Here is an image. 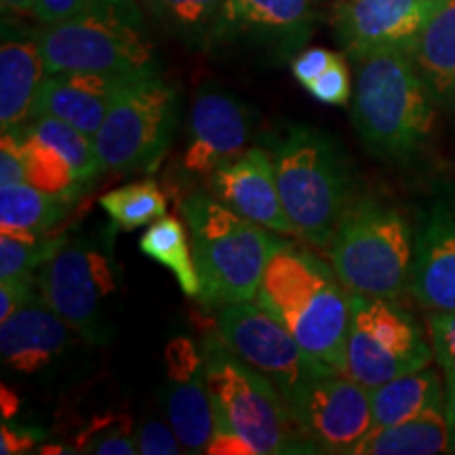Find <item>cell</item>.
Instances as JSON below:
<instances>
[{
  "label": "cell",
  "mask_w": 455,
  "mask_h": 455,
  "mask_svg": "<svg viewBox=\"0 0 455 455\" xmlns=\"http://www.w3.org/2000/svg\"><path fill=\"white\" fill-rule=\"evenodd\" d=\"M261 146L275 163L278 192L295 236L327 251L341 215L356 196L344 150L325 131L299 123L261 135Z\"/></svg>",
  "instance_id": "obj_1"
},
{
  "label": "cell",
  "mask_w": 455,
  "mask_h": 455,
  "mask_svg": "<svg viewBox=\"0 0 455 455\" xmlns=\"http://www.w3.org/2000/svg\"><path fill=\"white\" fill-rule=\"evenodd\" d=\"M255 301L272 312L310 356L346 375L350 291L333 266L310 249L287 243L266 266Z\"/></svg>",
  "instance_id": "obj_2"
},
{
  "label": "cell",
  "mask_w": 455,
  "mask_h": 455,
  "mask_svg": "<svg viewBox=\"0 0 455 455\" xmlns=\"http://www.w3.org/2000/svg\"><path fill=\"white\" fill-rule=\"evenodd\" d=\"M356 61L352 123L373 156L392 164L413 163L435 131L436 101L407 51L388 49Z\"/></svg>",
  "instance_id": "obj_3"
},
{
  "label": "cell",
  "mask_w": 455,
  "mask_h": 455,
  "mask_svg": "<svg viewBox=\"0 0 455 455\" xmlns=\"http://www.w3.org/2000/svg\"><path fill=\"white\" fill-rule=\"evenodd\" d=\"M180 212L201 278L196 299L212 308L255 299L270 258L289 241L203 192L188 195Z\"/></svg>",
  "instance_id": "obj_4"
},
{
  "label": "cell",
  "mask_w": 455,
  "mask_h": 455,
  "mask_svg": "<svg viewBox=\"0 0 455 455\" xmlns=\"http://www.w3.org/2000/svg\"><path fill=\"white\" fill-rule=\"evenodd\" d=\"M413 247L415 228L396 204L356 195L335 228L327 255L350 293L398 299L411 283Z\"/></svg>",
  "instance_id": "obj_5"
},
{
  "label": "cell",
  "mask_w": 455,
  "mask_h": 455,
  "mask_svg": "<svg viewBox=\"0 0 455 455\" xmlns=\"http://www.w3.org/2000/svg\"><path fill=\"white\" fill-rule=\"evenodd\" d=\"M201 352L218 428L236 432L258 455L318 453L301 435L276 384L238 358L218 331L203 339Z\"/></svg>",
  "instance_id": "obj_6"
},
{
  "label": "cell",
  "mask_w": 455,
  "mask_h": 455,
  "mask_svg": "<svg viewBox=\"0 0 455 455\" xmlns=\"http://www.w3.org/2000/svg\"><path fill=\"white\" fill-rule=\"evenodd\" d=\"M36 38L47 74H158L155 47L135 0H118L104 9L43 26Z\"/></svg>",
  "instance_id": "obj_7"
},
{
  "label": "cell",
  "mask_w": 455,
  "mask_h": 455,
  "mask_svg": "<svg viewBox=\"0 0 455 455\" xmlns=\"http://www.w3.org/2000/svg\"><path fill=\"white\" fill-rule=\"evenodd\" d=\"M180 123V91L161 74L138 78L118 95L93 138L101 171L152 173Z\"/></svg>",
  "instance_id": "obj_8"
},
{
  "label": "cell",
  "mask_w": 455,
  "mask_h": 455,
  "mask_svg": "<svg viewBox=\"0 0 455 455\" xmlns=\"http://www.w3.org/2000/svg\"><path fill=\"white\" fill-rule=\"evenodd\" d=\"M435 358L422 327L396 299L350 293V329L346 375L375 388L428 367Z\"/></svg>",
  "instance_id": "obj_9"
},
{
  "label": "cell",
  "mask_w": 455,
  "mask_h": 455,
  "mask_svg": "<svg viewBox=\"0 0 455 455\" xmlns=\"http://www.w3.org/2000/svg\"><path fill=\"white\" fill-rule=\"evenodd\" d=\"M38 291L91 344L110 338V298L116 291L110 259L84 238L66 241L36 276Z\"/></svg>",
  "instance_id": "obj_10"
},
{
  "label": "cell",
  "mask_w": 455,
  "mask_h": 455,
  "mask_svg": "<svg viewBox=\"0 0 455 455\" xmlns=\"http://www.w3.org/2000/svg\"><path fill=\"white\" fill-rule=\"evenodd\" d=\"M215 327L228 348L275 382L283 396L310 379L338 373L301 348L289 329L259 301L220 306Z\"/></svg>",
  "instance_id": "obj_11"
},
{
  "label": "cell",
  "mask_w": 455,
  "mask_h": 455,
  "mask_svg": "<svg viewBox=\"0 0 455 455\" xmlns=\"http://www.w3.org/2000/svg\"><path fill=\"white\" fill-rule=\"evenodd\" d=\"M295 424L318 453H352L373 428L371 388L344 373L323 375L284 396Z\"/></svg>",
  "instance_id": "obj_12"
},
{
  "label": "cell",
  "mask_w": 455,
  "mask_h": 455,
  "mask_svg": "<svg viewBox=\"0 0 455 455\" xmlns=\"http://www.w3.org/2000/svg\"><path fill=\"white\" fill-rule=\"evenodd\" d=\"M253 131V110L236 95L215 87L196 93L188 124L184 167L212 180L215 171L247 150Z\"/></svg>",
  "instance_id": "obj_13"
},
{
  "label": "cell",
  "mask_w": 455,
  "mask_h": 455,
  "mask_svg": "<svg viewBox=\"0 0 455 455\" xmlns=\"http://www.w3.org/2000/svg\"><path fill=\"white\" fill-rule=\"evenodd\" d=\"M441 0H339L338 41L352 60L378 51H409Z\"/></svg>",
  "instance_id": "obj_14"
},
{
  "label": "cell",
  "mask_w": 455,
  "mask_h": 455,
  "mask_svg": "<svg viewBox=\"0 0 455 455\" xmlns=\"http://www.w3.org/2000/svg\"><path fill=\"white\" fill-rule=\"evenodd\" d=\"M409 291L426 310L455 312V195L419 213Z\"/></svg>",
  "instance_id": "obj_15"
},
{
  "label": "cell",
  "mask_w": 455,
  "mask_h": 455,
  "mask_svg": "<svg viewBox=\"0 0 455 455\" xmlns=\"http://www.w3.org/2000/svg\"><path fill=\"white\" fill-rule=\"evenodd\" d=\"M209 195L255 224L295 236L278 192L275 163L264 146L247 148L241 156L215 171L209 180Z\"/></svg>",
  "instance_id": "obj_16"
},
{
  "label": "cell",
  "mask_w": 455,
  "mask_h": 455,
  "mask_svg": "<svg viewBox=\"0 0 455 455\" xmlns=\"http://www.w3.org/2000/svg\"><path fill=\"white\" fill-rule=\"evenodd\" d=\"M321 0H228L215 43L235 38L293 55L304 47L315 28Z\"/></svg>",
  "instance_id": "obj_17"
},
{
  "label": "cell",
  "mask_w": 455,
  "mask_h": 455,
  "mask_svg": "<svg viewBox=\"0 0 455 455\" xmlns=\"http://www.w3.org/2000/svg\"><path fill=\"white\" fill-rule=\"evenodd\" d=\"M74 329L49 308L43 295L34 293L7 321L0 323V356L15 373H41L64 356Z\"/></svg>",
  "instance_id": "obj_18"
},
{
  "label": "cell",
  "mask_w": 455,
  "mask_h": 455,
  "mask_svg": "<svg viewBox=\"0 0 455 455\" xmlns=\"http://www.w3.org/2000/svg\"><path fill=\"white\" fill-rule=\"evenodd\" d=\"M138 78L144 76L95 72L47 74L38 91L34 116L49 114L61 118L93 140L118 95Z\"/></svg>",
  "instance_id": "obj_19"
},
{
  "label": "cell",
  "mask_w": 455,
  "mask_h": 455,
  "mask_svg": "<svg viewBox=\"0 0 455 455\" xmlns=\"http://www.w3.org/2000/svg\"><path fill=\"white\" fill-rule=\"evenodd\" d=\"M44 61L36 30H26L3 21L0 43V129L20 131L32 121L38 91L43 84Z\"/></svg>",
  "instance_id": "obj_20"
},
{
  "label": "cell",
  "mask_w": 455,
  "mask_h": 455,
  "mask_svg": "<svg viewBox=\"0 0 455 455\" xmlns=\"http://www.w3.org/2000/svg\"><path fill=\"white\" fill-rule=\"evenodd\" d=\"M407 53L436 104L451 108L455 104V0L436 4Z\"/></svg>",
  "instance_id": "obj_21"
},
{
  "label": "cell",
  "mask_w": 455,
  "mask_h": 455,
  "mask_svg": "<svg viewBox=\"0 0 455 455\" xmlns=\"http://www.w3.org/2000/svg\"><path fill=\"white\" fill-rule=\"evenodd\" d=\"M163 411L186 453H207L215 428L213 401L204 369L190 379H169L161 392Z\"/></svg>",
  "instance_id": "obj_22"
},
{
  "label": "cell",
  "mask_w": 455,
  "mask_h": 455,
  "mask_svg": "<svg viewBox=\"0 0 455 455\" xmlns=\"http://www.w3.org/2000/svg\"><path fill=\"white\" fill-rule=\"evenodd\" d=\"M441 407H445V392L439 371L430 365L371 388L373 428L407 422Z\"/></svg>",
  "instance_id": "obj_23"
},
{
  "label": "cell",
  "mask_w": 455,
  "mask_h": 455,
  "mask_svg": "<svg viewBox=\"0 0 455 455\" xmlns=\"http://www.w3.org/2000/svg\"><path fill=\"white\" fill-rule=\"evenodd\" d=\"M451 451L445 407L430 409L407 422L371 428L350 455H439Z\"/></svg>",
  "instance_id": "obj_24"
},
{
  "label": "cell",
  "mask_w": 455,
  "mask_h": 455,
  "mask_svg": "<svg viewBox=\"0 0 455 455\" xmlns=\"http://www.w3.org/2000/svg\"><path fill=\"white\" fill-rule=\"evenodd\" d=\"M72 203L26 184L0 186V232L20 241H41L70 213Z\"/></svg>",
  "instance_id": "obj_25"
},
{
  "label": "cell",
  "mask_w": 455,
  "mask_h": 455,
  "mask_svg": "<svg viewBox=\"0 0 455 455\" xmlns=\"http://www.w3.org/2000/svg\"><path fill=\"white\" fill-rule=\"evenodd\" d=\"M140 251L173 272L184 295L198 298L201 278H198L195 255H192L190 235L178 218L156 220L140 238Z\"/></svg>",
  "instance_id": "obj_26"
},
{
  "label": "cell",
  "mask_w": 455,
  "mask_h": 455,
  "mask_svg": "<svg viewBox=\"0 0 455 455\" xmlns=\"http://www.w3.org/2000/svg\"><path fill=\"white\" fill-rule=\"evenodd\" d=\"M150 13L181 41L213 44L228 0H146Z\"/></svg>",
  "instance_id": "obj_27"
},
{
  "label": "cell",
  "mask_w": 455,
  "mask_h": 455,
  "mask_svg": "<svg viewBox=\"0 0 455 455\" xmlns=\"http://www.w3.org/2000/svg\"><path fill=\"white\" fill-rule=\"evenodd\" d=\"M17 133H20L26 152L28 184L51 196L66 198L70 203L76 201L84 192V186L78 181L72 164L28 127H21Z\"/></svg>",
  "instance_id": "obj_28"
},
{
  "label": "cell",
  "mask_w": 455,
  "mask_h": 455,
  "mask_svg": "<svg viewBox=\"0 0 455 455\" xmlns=\"http://www.w3.org/2000/svg\"><path fill=\"white\" fill-rule=\"evenodd\" d=\"M34 135H38L43 141H47L72 164L74 173L84 188L93 184L95 178L101 173L98 152H95L93 140L81 129L72 127L70 123L61 118L49 116V114H38L26 124Z\"/></svg>",
  "instance_id": "obj_29"
},
{
  "label": "cell",
  "mask_w": 455,
  "mask_h": 455,
  "mask_svg": "<svg viewBox=\"0 0 455 455\" xmlns=\"http://www.w3.org/2000/svg\"><path fill=\"white\" fill-rule=\"evenodd\" d=\"M101 209L121 230H138L167 213V198L155 180L133 181L100 198Z\"/></svg>",
  "instance_id": "obj_30"
},
{
  "label": "cell",
  "mask_w": 455,
  "mask_h": 455,
  "mask_svg": "<svg viewBox=\"0 0 455 455\" xmlns=\"http://www.w3.org/2000/svg\"><path fill=\"white\" fill-rule=\"evenodd\" d=\"M74 451L98 455H135V424L124 413L95 415L74 441Z\"/></svg>",
  "instance_id": "obj_31"
},
{
  "label": "cell",
  "mask_w": 455,
  "mask_h": 455,
  "mask_svg": "<svg viewBox=\"0 0 455 455\" xmlns=\"http://www.w3.org/2000/svg\"><path fill=\"white\" fill-rule=\"evenodd\" d=\"M68 238L44 236L41 241H20L3 235L0 238V278H36L38 272L64 247Z\"/></svg>",
  "instance_id": "obj_32"
},
{
  "label": "cell",
  "mask_w": 455,
  "mask_h": 455,
  "mask_svg": "<svg viewBox=\"0 0 455 455\" xmlns=\"http://www.w3.org/2000/svg\"><path fill=\"white\" fill-rule=\"evenodd\" d=\"M426 325L430 333V346L435 361L439 363L445 379L455 378V312L428 310Z\"/></svg>",
  "instance_id": "obj_33"
},
{
  "label": "cell",
  "mask_w": 455,
  "mask_h": 455,
  "mask_svg": "<svg viewBox=\"0 0 455 455\" xmlns=\"http://www.w3.org/2000/svg\"><path fill=\"white\" fill-rule=\"evenodd\" d=\"M312 98L331 106H346L350 101V72L344 55H339L321 76L304 87Z\"/></svg>",
  "instance_id": "obj_34"
},
{
  "label": "cell",
  "mask_w": 455,
  "mask_h": 455,
  "mask_svg": "<svg viewBox=\"0 0 455 455\" xmlns=\"http://www.w3.org/2000/svg\"><path fill=\"white\" fill-rule=\"evenodd\" d=\"M135 443L140 455H178L184 451L169 422L148 418L135 426Z\"/></svg>",
  "instance_id": "obj_35"
},
{
  "label": "cell",
  "mask_w": 455,
  "mask_h": 455,
  "mask_svg": "<svg viewBox=\"0 0 455 455\" xmlns=\"http://www.w3.org/2000/svg\"><path fill=\"white\" fill-rule=\"evenodd\" d=\"M118 0H36L34 4V20L41 26H53L72 17L104 9Z\"/></svg>",
  "instance_id": "obj_36"
},
{
  "label": "cell",
  "mask_w": 455,
  "mask_h": 455,
  "mask_svg": "<svg viewBox=\"0 0 455 455\" xmlns=\"http://www.w3.org/2000/svg\"><path fill=\"white\" fill-rule=\"evenodd\" d=\"M164 363H167V379H190L204 369L203 352H198L195 341L188 338L169 341L164 348Z\"/></svg>",
  "instance_id": "obj_37"
},
{
  "label": "cell",
  "mask_w": 455,
  "mask_h": 455,
  "mask_svg": "<svg viewBox=\"0 0 455 455\" xmlns=\"http://www.w3.org/2000/svg\"><path fill=\"white\" fill-rule=\"evenodd\" d=\"M26 181L24 144L17 131H9V133H3V140H0V186L26 184Z\"/></svg>",
  "instance_id": "obj_38"
},
{
  "label": "cell",
  "mask_w": 455,
  "mask_h": 455,
  "mask_svg": "<svg viewBox=\"0 0 455 455\" xmlns=\"http://www.w3.org/2000/svg\"><path fill=\"white\" fill-rule=\"evenodd\" d=\"M338 57L339 53H333V51L323 49V47H312V49L301 51V53L295 55L291 61V72L295 81H298L301 87H306V84H310L315 78L321 76V74L325 72L327 68L338 60Z\"/></svg>",
  "instance_id": "obj_39"
},
{
  "label": "cell",
  "mask_w": 455,
  "mask_h": 455,
  "mask_svg": "<svg viewBox=\"0 0 455 455\" xmlns=\"http://www.w3.org/2000/svg\"><path fill=\"white\" fill-rule=\"evenodd\" d=\"M36 278H7L0 281V323L7 321L13 312L32 298Z\"/></svg>",
  "instance_id": "obj_40"
},
{
  "label": "cell",
  "mask_w": 455,
  "mask_h": 455,
  "mask_svg": "<svg viewBox=\"0 0 455 455\" xmlns=\"http://www.w3.org/2000/svg\"><path fill=\"white\" fill-rule=\"evenodd\" d=\"M41 432L26 426H17L9 419H4L0 426V453L3 455H17V453H30L36 447Z\"/></svg>",
  "instance_id": "obj_41"
},
{
  "label": "cell",
  "mask_w": 455,
  "mask_h": 455,
  "mask_svg": "<svg viewBox=\"0 0 455 455\" xmlns=\"http://www.w3.org/2000/svg\"><path fill=\"white\" fill-rule=\"evenodd\" d=\"M207 453L212 455H258L255 449L249 445L243 436H238L236 432L215 428V435L212 443H209Z\"/></svg>",
  "instance_id": "obj_42"
},
{
  "label": "cell",
  "mask_w": 455,
  "mask_h": 455,
  "mask_svg": "<svg viewBox=\"0 0 455 455\" xmlns=\"http://www.w3.org/2000/svg\"><path fill=\"white\" fill-rule=\"evenodd\" d=\"M445 415H447V426H449V445H451V453H455V378L447 379Z\"/></svg>",
  "instance_id": "obj_43"
},
{
  "label": "cell",
  "mask_w": 455,
  "mask_h": 455,
  "mask_svg": "<svg viewBox=\"0 0 455 455\" xmlns=\"http://www.w3.org/2000/svg\"><path fill=\"white\" fill-rule=\"evenodd\" d=\"M0 395H3L0 396V403H3V419H13L15 413L20 411V396L7 384H3Z\"/></svg>",
  "instance_id": "obj_44"
},
{
  "label": "cell",
  "mask_w": 455,
  "mask_h": 455,
  "mask_svg": "<svg viewBox=\"0 0 455 455\" xmlns=\"http://www.w3.org/2000/svg\"><path fill=\"white\" fill-rule=\"evenodd\" d=\"M0 3H3L4 13L28 15V13H34V4H36V0H0Z\"/></svg>",
  "instance_id": "obj_45"
},
{
  "label": "cell",
  "mask_w": 455,
  "mask_h": 455,
  "mask_svg": "<svg viewBox=\"0 0 455 455\" xmlns=\"http://www.w3.org/2000/svg\"><path fill=\"white\" fill-rule=\"evenodd\" d=\"M451 110H455V104H453V106H451Z\"/></svg>",
  "instance_id": "obj_46"
}]
</instances>
